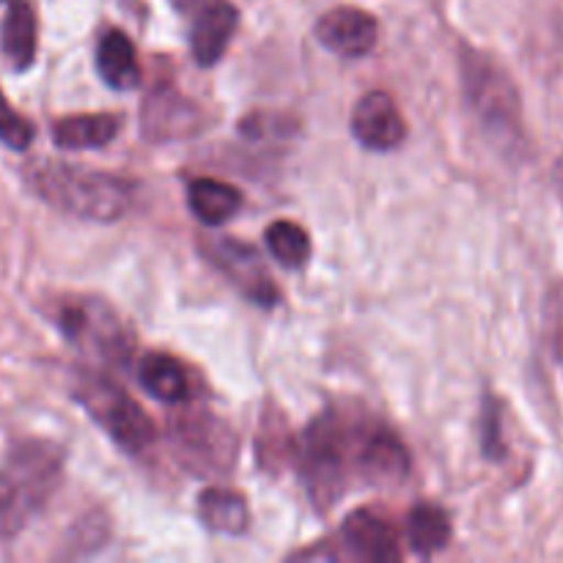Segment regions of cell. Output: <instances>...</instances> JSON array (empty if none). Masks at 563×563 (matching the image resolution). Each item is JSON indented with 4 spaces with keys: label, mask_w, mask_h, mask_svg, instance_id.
<instances>
[{
    "label": "cell",
    "mask_w": 563,
    "mask_h": 563,
    "mask_svg": "<svg viewBox=\"0 0 563 563\" xmlns=\"http://www.w3.org/2000/svg\"><path fill=\"white\" fill-rule=\"evenodd\" d=\"M25 185L49 207L93 223H113L130 209L132 190L124 176L38 157L25 165Z\"/></svg>",
    "instance_id": "obj_1"
},
{
    "label": "cell",
    "mask_w": 563,
    "mask_h": 563,
    "mask_svg": "<svg viewBox=\"0 0 563 563\" xmlns=\"http://www.w3.org/2000/svg\"><path fill=\"white\" fill-rule=\"evenodd\" d=\"M66 454L42 438L20 440L0 462V537L25 531L64 482Z\"/></svg>",
    "instance_id": "obj_2"
},
{
    "label": "cell",
    "mask_w": 563,
    "mask_h": 563,
    "mask_svg": "<svg viewBox=\"0 0 563 563\" xmlns=\"http://www.w3.org/2000/svg\"><path fill=\"white\" fill-rule=\"evenodd\" d=\"M462 88L467 108L473 110L482 130L504 148L526 146L522 130V99L509 71L487 53L465 49L462 55Z\"/></svg>",
    "instance_id": "obj_3"
},
{
    "label": "cell",
    "mask_w": 563,
    "mask_h": 563,
    "mask_svg": "<svg viewBox=\"0 0 563 563\" xmlns=\"http://www.w3.org/2000/svg\"><path fill=\"white\" fill-rule=\"evenodd\" d=\"M352 434H355V418L322 412L302 432L297 445L295 456H300L302 482L322 515L339 504L352 482Z\"/></svg>",
    "instance_id": "obj_4"
},
{
    "label": "cell",
    "mask_w": 563,
    "mask_h": 563,
    "mask_svg": "<svg viewBox=\"0 0 563 563\" xmlns=\"http://www.w3.org/2000/svg\"><path fill=\"white\" fill-rule=\"evenodd\" d=\"M170 449L179 465L198 478H223L234 471L240 440L223 418L207 410L181 412L170 423Z\"/></svg>",
    "instance_id": "obj_5"
},
{
    "label": "cell",
    "mask_w": 563,
    "mask_h": 563,
    "mask_svg": "<svg viewBox=\"0 0 563 563\" xmlns=\"http://www.w3.org/2000/svg\"><path fill=\"white\" fill-rule=\"evenodd\" d=\"M77 399L126 454H143L154 443L152 418L141 410V405L130 394H124L110 379L86 374L77 385Z\"/></svg>",
    "instance_id": "obj_6"
},
{
    "label": "cell",
    "mask_w": 563,
    "mask_h": 563,
    "mask_svg": "<svg viewBox=\"0 0 563 563\" xmlns=\"http://www.w3.org/2000/svg\"><path fill=\"white\" fill-rule=\"evenodd\" d=\"M55 324L66 341L80 346L88 355H97L102 361H124L130 355V339L115 317L113 308L93 297H66L58 302Z\"/></svg>",
    "instance_id": "obj_7"
},
{
    "label": "cell",
    "mask_w": 563,
    "mask_h": 563,
    "mask_svg": "<svg viewBox=\"0 0 563 563\" xmlns=\"http://www.w3.org/2000/svg\"><path fill=\"white\" fill-rule=\"evenodd\" d=\"M410 473L405 443L377 421H355L352 434V476L372 487H399Z\"/></svg>",
    "instance_id": "obj_8"
},
{
    "label": "cell",
    "mask_w": 563,
    "mask_h": 563,
    "mask_svg": "<svg viewBox=\"0 0 563 563\" xmlns=\"http://www.w3.org/2000/svg\"><path fill=\"white\" fill-rule=\"evenodd\" d=\"M209 262L220 269L223 275H229L236 284V289L247 297V300L258 302V306L269 308L278 302L280 291L278 286L269 280V273L264 269L262 258L253 251L251 245L236 240H225V236H214L203 245Z\"/></svg>",
    "instance_id": "obj_9"
},
{
    "label": "cell",
    "mask_w": 563,
    "mask_h": 563,
    "mask_svg": "<svg viewBox=\"0 0 563 563\" xmlns=\"http://www.w3.org/2000/svg\"><path fill=\"white\" fill-rule=\"evenodd\" d=\"M203 113L174 86H157L141 108V132L146 141L168 143L203 130Z\"/></svg>",
    "instance_id": "obj_10"
},
{
    "label": "cell",
    "mask_w": 563,
    "mask_h": 563,
    "mask_svg": "<svg viewBox=\"0 0 563 563\" xmlns=\"http://www.w3.org/2000/svg\"><path fill=\"white\" fill-rule=\"evenodd\" d=\"M352 135L372 152H390L407 137V121L390 93L368 91L352 110Z\"/></svg>",
    "instance_id": "obj_11"
},
{
    "label": "cell",
    "mask_w": 563,
    "mask_h": 563,
    "mask_svg": "<svg viewBox=\"0 0 563 563\" xmlns=\"http://www.w3.org/2000/svg\"><path fill=\"white\" fill-rule=\"evenodd\" d=\"M379 25L374 14L355 9V5H339L328 14L319 16L317 38L324 49L341 55V58H361L372 53L377 44Z\"/></svg>",
    "instance_id": "obj_12"
},
{
    "label": "cell",
    "mask_w": 563,
    "mask_h": 563,
    "mask_svg": "<svg viewBox=\"0 0 563 563\" xmlns=\"http://www.w3.org/2000/svg\"><path fill=\"white\" fill-rule=\"evenodd\" d=\"M341 544H344L350 559L361 561L388 563L399 561L401 555L394 528H390L383 517H377L368 509L352 511V515L346 517L344 526H341Z\"/></svg>",
    "instance_id": "obj_13"
},
{
    "label": "cell",
    "mask_w": 563,
    "mask_h": 563,
    "mask_svg": "<svg viewBox=\"0 0 563 563\" xmlns=\"http://www.w3.org/2000/svg\"><path fill=\"white\" fill-rule=\"evenodd\" d=\"M236 25H240V14H236V9L231 3H225V0H209L203 5L190 36V47L198 66H214L223 58Z\"/></svg>",
    "instance_id": "obj_14"
},
{
    "label": "cell",
    "mask_w": 563,
    "mask_h": 563,
    "mask_svg": "<svg viewBox=\"0 0 563 563\" xmlns=\"http://www.w3.org/2000/svg\"><path fill=\"white\" fill-rule=\"evenodd\" d=\"M38 25L36 11L27 0H14L5 11L3 27H0V49L3 58L9 60L14 71H25L36 58L38 44Z\"/></svg>",
    "instance_id": "obj_15"
},
{
    "label": "cell",
    "mask_w": 563,
    "mask_h": 563,
    "mask_svg": "<svg viewBox=\"0 0 563 563\" xmlns=\"http://www.w3.org/2000/svg\"><path fill=\"white\" fill-rule=\"evenodd\" d=\"M97 69L102 80L115 91H130L141 82V64H137L135 44L121 31H108L99 38Z\"/></svg>",
    "instance_id": "obj_16"
},
{
    "label": "cell",
    "mask_w": 563,
    "mask_h": 563,
    "mask_svg": "<svg viewBox=\"0 0 563 563\" xmlns=\"http://www.w3.org/2000/svg\"><path fill=\"white\" fill-rule=\"evenodd\" d=\"M137 379L143 390L163 405H181L190 396V377L176 357L165 352H152L137 366Z\"/></svg>",
    "instance_id": "obj_17"
},
{
    "label": "cell",
    "mask_w": 563,
    "mask_h": 563,
    "mask_svg": "<svg viewBox=\"0 0 563 563\" xmlns=\"http://www.w3.org/2000/svg\"><path fill=\"white\" fill-rule=\"evenodd\" d=\"M119 115L82 113L66 115L53 124V141L60 148H102L119 135Z\"/></svg>",
    "instance_id": "obj_18"
},
{
    "label": "cell",
    "mask_w": 563,
    "mask_h": 563,
    "mask_svg": "<svg viewBox=\"0 0 563 563\" xmlns=\"http://www.w3.org/2000/svg\"><path fill=\"white\" fill-rule=\"evenodd\" d=\"M198 517L203 526L214 533H225V537H240L251 528V509L247 500L234 489L212 487L201 493L198 498Z\"/></svg>",
    "instance_id": "obj_19"
},
{
    "label": "cell",
    "mask_w": 563,
    "mask_h": 563,
    "mask_svg": "<svg viewBox=\"0 0 563 563\" xmlns=\"http://www.w3.org/2000/svg\"><path fill=\"white\" fill-rule=\"evenodd\" d=\"M187 203L203 225H223L240 212L242 192L218 179H196L187 187Z\"/></svg>",
    "instance_id": "obj_20"
},
{
    "label": "cell",
    "mask_w": 563,
    "mask_h": 563,
    "mask_svg": "<svg viewBox=\"0 0 563 563\" xmlns=\"http://www.w3.org/2000/svg\"><path fill=\"white\" fill-rule=\"evenodd\" d=\"M297 454L295 438L286 423V416L278 410L264 412L262 432L256 438V460L262 462L264 471H278V467L289 465Z\"/></svg>",
    "instance_id": "obj_21"
},
{
    "label": "cell",
    "mask_w": 563,
    "mask_h": 563,
    "mask_svg": "<svg viewBox=\"0 0 563 563\" xmlns=\"http://www.w3.org/2000/svg\"><path fill=\"white\" fill-rule=\"evenodd\" d=\"M407 533H410V548L418 555H432L449 544L451 520L440 506L421 504L410 511Z\"/></svg>",
    "instance_id": "obj_22"
},
{
    "label": "cell",
    "mask_w": 563,
    "mask_h": 563,
    "mask_svg": "<svg viewBox=\"0 0 563 563\" xmlns=\"http://www.w3.org/2000/svg\"><path fill=\"white\" fill-rule=\"evenodd\" d=\"M267 247L286 269H302L311 258V236L291 220H275L267 229Z\"/></svg>",
    "instance_id": "obj_23"
},
{
    "label": "cell",
    "mask_w": 563,
    "mask_h": 563,
    "mask_svg": "<svg viewBox=\"0 0 563 563\" xmlns=\"http://www.w3.org/2000/svg\"><path fill=\"white\" fill-rule=\"evenodd\" d=\"M0 143H5L14 152H22L33 143V124L11 108L3 91H0Z\"/></svg>",
    "instance_id": "obj_24"
},
{
    "label": "cell",
    "mask_w": 563,
    "mask_h": 563,
    "mask_svg": "<svg viewBox=\"0 0 563 563\" xmlns=\"http://www.w3.org/2000/svg\"><path fill=\"white\" fill-rule=\"evenodd\" d=\"M548 330L553 355L563 368V284H555L548 297Z\"/></svg>",
    "instance_id": "obj_25"
},
{
    "label": "cell",
    "mask_w": 563,
    "mask_h": 563,
    "mask_svg": "<svg viewBox=\"0 0 563 563\" xmlns=\"http://www.w3.org/2000/svg\"><path fill=\"white\" fill-rule=\"evenodd\" d=\"M484 449L489 456H500L504 445H500V423H498V410L487 407V421H484Z\"/></svg>",
    "instance_id": "obj_26"
},
{
    "label": "cell",
    "mask_w": 563,
    "mask_h": 563,
    "mask_svg": "<svg viewBox=\"0 0 563 563\" xmlns=\"http://www.w3.org/2000/svg\"><path fill=\"white\" fill-rule=\"evenodd\" d=\"M170 3H174L176 9H181V11H192V9H203L209 0H170Z\"/></svg>",
    "instance_id": "obj_27"
},
{
    "label": "cell",
    "mask_w": 563,
    "mask_h": 563,
    "mask_svg": "<svg viewBox=\"0 0 563 563\" xmlns=\"http://www.w3.org/2000/svg\"><path fill=\"white\" fill-rule=\"evenodd\" d=\"M553 181H555V190H559V198L563 203V157L555 163V170H553Z\"/></svg>",
    "instance_id": "obj_28"
}]
</instances>
